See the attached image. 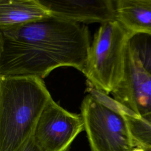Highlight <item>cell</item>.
Listing matches in <instances>:
<instances>
[{"mask_svg":"<svg viewBox=\"0 0 151 151\" xmlns=\"http://www.w3.org/2000/svg\"><path fill=\"white\" fill-rule=\"evenodd\" d=\"M91 45L84 24L55 17L0 30V76L43 79L53 70L83 72Z\"/></svg>","mask_w":151,"mask_h":151,"instance_id":"obj_1","label":"cell"},{"mask_svg":"<svg viewBox=\"0 0 151 151\" xmlns=\"http://www.w3.org/2000/svg\"><path fill=\"white\" fill-rule=\"evenodd\" d=\"M52 99L42 79L0 76V151H18Z\"/></svg>","mask_w":151,"mask_h":151,"instance_id":"obj_2","label":"cell"},{"mask_svg":"<svg viewBox=\"0 0 151 151\" xmlns=\"http://www.w3.org/2000/svg\"><path fill=\"white\" fill-rule=\"evenodd\" d=\"M81 106L91 151H132L135 147L122 107L113 99L90 89Z\"/></svg>","mask_w":151,"mask_h":151,"instance_id":"obj_3","label":"cell"},{"mask_svg":"<svg viewBox=\"0 0 151 151\" xmlns=\"http://www.w3.org/2000/svg\"><path fill=\"white\" fill-rule=\"evenodd\" d=\"M131 34L117 20L101 24L91 43L83 73L93 88L112 93L122 80Z\"/></svg>","mask_w":151,"mask_h":151,"instance_id":"obj_4","label":"cell"},{"mask_svg":"<svg viewBox=\"0 0 151 151\" xmlns=\"http://www.w3.org/2000/svg\"><path fill=\"white\" fill-rule=\"evenodd\" d=\"M83 130L81 113L65 110L52 98L42 112L32 137L42 151H68Z\"/></svg>","mask_w":151,"mask_h":151,"instance_id":"obj_5","label":"cell"},{"mask_svg":"<svg viewBox=\"0 0 151 151\" xmlns=\"http://www.w3.org/2000/svg\"><path fill=\"white\" fill-rule=\"evenodd\" d=\"M126 111L138 116L151 113V74L133 57L127 45L122 81L111 93Z\"/></svg>","mask_w":151,"mask_h":151,"instance_id":"obj_6","label":"cell"},{"mask_svg":"<svg viewBox=\"0 0 151 151\" xmlns=\"http://www.w3.org/2000/svg\"><path fill=\"white\" fill-rule=\"evenodd\" d=\"M51 16L77 23L100 22L116 20L115 1L113 0H40Z\"/></svg>","mask_w":151,"mask_h":151,"instance_id":"obj_7","label":"cell"},{"mask_svg":"<svg viewBox=\"0 0 151 151\" xmlns=\"http://www.w3.org/2000/svg\"><path fill=\"white\" fill-rule=\"evenodd\" d=\"M50 16L40 0H0V30Z\"/></svg>","mask_w":151,"mask_h":151,"instance_id":"obj_8","label":"cell"},{"mask_svg":"<svg viewBox=\"0 0 151 151\" xmlns=\"http://www.w3.org/2000/svg\"><path fill=\"white\" fill-rule=\"evenodd\" d=\"M116 20L130 34H151V0L115 1Z\"/></svg>","mask_w":151,"mask_h":151,"instance_id":"obj_9","label":"cell"},{"mask_svg":"<svg viewBox=\"0 0 151 151\" xmlns=\"http://www.w3.org/2000/svg\"><path fill=\"white\" fill-rule=\"evenodd\" d=\"M122 109L134 147H151V113L138 116Z\"/></svg>","mask_w":151,"mask_h":151,"instance_id":"obj_10","label":"cell"},{"mask_svg":"<svg viewBox=\"0 0 151 151\" xmlns=\"http://www.w3.org/2000/svg\"><path fill=\"white\" fill-rule=\"evenodd\" d=\"M127 47L142 68L151 74V34H131Z\"/></svg>","mask_w":151,"mask_h":151,"instance_id":"obj_11","label":"cell"},{"mask_svg":"<svg viewBox=\"0 0 151 151\" xmlns=\"http://www.w3.org/2000/svg\"><path fill=\"white\" fill-rule=\"evenodd\" d=\"M18 151H42L32 137Z\"/></svg>","mask_w":151,"mask_h":151,"instance_id":"obj_12","label":"cell"},{"mask_svg":"<svg viewBox=\"0 0 151 151\" xmlns=\"http://www.w3.org/2000/svg\"><path fill=\"white\" fill-rule=\"evenodd\" d=\"M139 147H141V148L143 149L145 151H151V147H149V146H140Z\"/></svg>","mask_w":151,"mask_h":151,"instance_id":"obj_13","label":"cell"},{"mask_svg":"<svg viewBox=\"0 0 151 151\" xmlns=\"http://www.w3.org/2000/svg\"><path fill=\"white\" fill-rule=\"evenodd\" d=\"M132 151H145L143 149L139 147H135Z\"/></svg>","mask_w":151,"mask_h":151,"instance_id":"obj_14","label":"cell"}]
</instances>
